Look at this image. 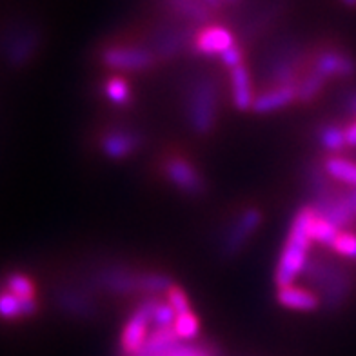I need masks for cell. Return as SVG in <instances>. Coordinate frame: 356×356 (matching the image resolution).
I'll use <instances>...</instances> for the list:
<instances>
[{
  "label": "cell",
  "instance_id": "6da1fadb",
  "mask_svg": "<svg viewBox=\"0 0 356 356\" xmlns=\"http://www.w3.org/2000/svg\"><path fill=\"white\" fill-rule=\"evenodd\" d=\"M314 216L316 213L313 207H304L293 218L286 245L282 249L280 260H278L277 275H275L278 287L293 286V282L304 275V269L309 260L311 244H313L311 225H313Z\"/></svg>",
  "mask_w": 356,
  "mask_h": 356
},
{
  "label": "cell",
  "instance_id": "7a4b0ae2",
  "mask_svg": "<svg viewBox=\"0 0 356 356\" xmlns=\"http://www.w3.org/2000/svg\"><path fill=\"white\" fill-rule=\"evenodd\" d=\"M304 277L318 287L320 302L327 309H337L351 293V277L343 267L325 260L309 258L304 269Z\"/></svg>",
  "mask_w": 356,
  "mask_h": 356
},
{
  "label": "cell",
  "instance_id": "3957f363",
  "mask_svg": "<svg viewBox=\"0 0 356 356\" xmlns=\"http://www.w3.org/2000/svg\"><path fill=\"white\" fill-rule=\"evenodd\" d=\"M189 126L198 135H207L216 120V84L211 76H198L189 86L188 93Z\"/></svg>",
  "mask_w": 356,
  "mask_h": 356
},
{
  "label": "cell",
  "instance_id": "277c9868",
  "mask_svg": "<svg viewBox=\"0 0 356 356\" xmlns=\"http://www.w3.org/2000/svg\"><path fill=\"white\" fill-rule=\"evenodd\" d=\"M304 51L295 42H284L271 53L266 62L267 79L277 82V86L296 84V73L302 66Z\"/></svg>",
  "mask_w": 356,
  "mask_h": 356
},
{
  "label": "cell",
  "instance_id": "5b68a950",
  "mask_svg": "<svg viewBox=\"0 0 356 356\" xmlns=\"http://www.w3.org/2000/svg\"><path fill=\"white\" fill-rule=\"evenodd\" d=\"M156 304H159V300L153 298V296L145 298L136 307L135 313L131 314V318L126 322L122 331V340H120L124 356L136 355L144 347L145 340L149 337L147 331H149V325L153 323V313H155Z\"/></svg>",
  "mask_w": 356,
  "mask_h": 356
},
{
  "label": "cell",
  "instance_id": "8992f818",
  "mask_svg": "<svg viewBox=\"0 0 356 356\" xmlns=\"http://www.w3.org/2000/svg\"><path fill=\"white\" fill-rule=\"evenodd\" d=\"M93 284L115 295L145 293V275L131 273L122 267H106L93 277Z\"/></svg>",
  "mask_w": 356,
  "mask_h": 356
},
{
  "label": "cell",
  "instance_id": "52a82bcc",
  "mask_svg": "<svg viewBox=\"0 0 356 356\" xmlns=\"http://www.w3.org/2000/svg\"><path fill=\"white\" fill-rule=\"evenodd\" d=\"M104 66L120 71H145L155 66L156 56L145 47L113 46L102 53Z\"/></svg>",
  "mask_w": 356,
  "mask_h": 356
},
{
  "label": "cell",
  "instance_id": "ba28073f",
  "mask_svg": "<svg viewBox=\"0 0 356 356\" xmlns=\"http://www.w3.org/2000/svg\"><path fill=\"white\" fill-rule=\"evenodd\" d=\"M262 222V215L258 209H248L242 215L234 220L233 227L229 229V233L224 236V244H222V253L227 254V257H233L244 248L248 238L254 231L258 229V225Z\"/></svg>",
  "mask_w": 356,
  "mask_h": 356
},
{
  "label": "cell",
  "instance_id": "9c48e42d",
  "mask_svg": "<svg viewBox=\"0 0 356 356\" xmlns=\"http://www.w3.org/2000/svg\"><path fill=\"white\" fill-rule=\"evenodd\" d=\"M191 31L188 28H177V26H171V28L160 29L159 33L153 38V46H151V51L156 58L160 60H169L177 56L178 53L184 51L186 47L191 42Z\"/></svg>",
  "mask_w": 356,
  "mask_h": 356
},
{
  "label": "cell",
  "instance_id": "30bf717a",
  "mask_svg": "<svg viewBox=\"0 0 356 356\" xmlns=\"http://www.w3.org/2000/svg\"><path fill=\"white\" fill-rule=\"evenodd\" d=\"M165 175L180 191L188 195H200L204 193V180L198 171L184 159H169L164 165Z\"/></svg>",
  "mask_w": 356,
  "mask_h": 356
},
{
  "label": "cell",
  "instance_id": "8fae6325",
  "mask_svg": "<svg viewBox=\"0 0 356 356\" xmlns=\"http://www.w3.org/2000/svg\"><path fill=\"white\" fill-rule=\"evenodd\" d=\"M234 46V37L231 31L220 26H209L204 28L193 40V47L198 55L215 56L222 55L229 47Z\"/></svg>",
  "mask_w": 356,
  "mask_h": 356
},
{
  "label": "cell",
  "instance_id": "7c38bea8",
  "mask_svg": "<svg viewBox=\"0 0 356 356\" xmlns=\"http://www.w3.org/2000/svg\"><path fill=\"white\" fill-rule=\"evenodd\" d=\"M313 70L318 71L325 79H331V76L351 79L356 75V62L342 51H323L316 58Z\"/></svg>",
  "mask_w": 356,
  "mask_h": 356
},
{
  "label": "cell",
  "instance_id": "4fadbf2b",
  "mask_svg": "<svg viewBox=\"0 0 356 356\" xmlns=\"http://www.w3.org/2000/svg\"><path fill=\"white\" fill-rule=\"evenodd\" d=\"M142 144L140 133L129 131V129H115L109 135L104 136L102 151L109 159H124L135 153Z\"/></svg>",
  "mask_w": 356,
  "mask_h": 356
},
{
  "label": "cell",
  "instance_id": "5bb4252c",
  "mask_svg": "<svg viewBox=\"0 0 356 356\" xmlns=\"http://www.w3.org/2000/svg\"><path fill=\"white\" fill-rule=\"evenodd\" d=\"M298 100V86L286 84L277 86V88L269 89L266 93L254 97L253 111L257 113H273L278 109L286 108L291 102Z\"/></svg>",
  "mask_w": 356,
  "mask_h": 356
},
{
  "label": "cell",
  "instance_id": "9a60e30c",
  "mask_svg": "<svg viewBox=\"0 0 356 356\" xmlns=\"http://www.w3.org/2000/svg\"><path fill=\"white\" fill-rule=\"evenodd\" d=\"M56 302L60 305V309L75 314V316H82V318H88V316L95 314V311H97L93 300L88 295H84V293H80L76 289H71V287H62V289H58V293H56Z\"/></svg>",
  "mask_w": 356,
  "mask_h": 356
},
{
  "label": "cell",
  "instance_id": "2e32d148",
  "mask_svg": "<svg viewBox=\"0 0 356 356\" xmlns=\"http://www.w3.org/2000/svg\"><path fill=\"white\" fill-rule=\"evenodd\" d=\"M231 86H233V102L234 108L240 111L253 109L254 95L251 88V76L245 66H238L231 70Z\"/></svg>",
  "mask_w": 356,
  "mask_h": 356
},
{
  "label": "cell",
  "instance_id": "e0dca14e",
  "mask_svg": "<svg viewBox=\"0 0 356 356\" xmlns=\"http://www.w3.org/2000/svg\"><path fill=\"white\" fill-rule=\"evenodd\" d=\"M278 302L287 309L296 311H314L320 305V298L314 293L296 286L280 287L278 291Z\"/></svg>",
  "mask_w": 356,
  "mask_h": 356
},
{
  "label": "cell",
  "instance_id": "ac0fdd59",
  "mask_svg": "<svg viewBox=\"0 0 356 356\" xmlns=\"http://www.w3.org/2000/svg\"><path fill=\"white\" fill-rule=\"evenodd\" d=\"M35 298H17L10 291H0V318L13 320L20 316H31L37 313Z\"/></svg>",
  "mask_w": 356,
  "mask_h": 356
},
{
  "label": "cell",
  "instance_id": "d6986e66",
  "mask_svg": "<svg viewBox=\"0 0 356 356\" xmlns=\"http://www.w3.org/2000/svg\"><path fill=\"white\" fill-rule=\"evenodd\" d=\"M38 46V35L37 31H31V29H26V31H20L17 33V37L11 38V42L8 44V60L15 66H20L24 62H28V58L31 56V53L37 49Z\"/></svg>",
  "mask_w": 356,
  "mask_h": 356
},
{
  "label": "cell",
  "instance_id": "ffe728a7",
  "mask_svg": "<svg viewBox=\"0 0 356 356\" xmlns=\"http://www.w3.org/2000/svg\"><path fill=\"white\" fill-rule=\"evenodd\" d=\"M178 342H182L178 334L175 333L173 327H165V329H155L153 333L147 337L144 347L140 351L136 353L138 356H160L164 355L165 351H169L171 347L177 346Z\"/></svg>",
  "mask_w": 356,
  "mask_h": 356
},
{
  "label": "cell",
  "instance_id": "44dd1931",
  "mask_svg": "<svg viewBox=\"0 0 356 356\" xmlns=\"http://www.w3.org/2000/svg\"><path fill=\"white\" fill-rule=\"evenodd\" d=\"M178 17L193 24H204L211 17V10L202 0H164Z\"/></svg>",
  "mask_w": 356,
  "mask_h": 356
},
{
  "label": "cell",
  "instance_id": "7402d4cb",
  "mask_svg": "<svg viewBox=\"0 0 356 356\" xmlns=\"http://www.w3.org/2000/svg\"><path fill=\"white\" fill-rule=\"evenodd\" d=\"M323 171L327 173V177L337 178L340 182L349 184L353 188H356V164L349 162L346 159H338V156H331L325 160L323 164Z\"/></svg>",
  "mask_w": 356,
  "mask_h": 356
},
{
  "label": "cell",
  "instance_id": "603a6c76",
  "mask_svg": "<svg viewBox=\"0 0 356 356\" xmlns=\"http://www.w3.org/2000/svg\"><path fill=\"white\" fill-rule=\"evenodd\" d=\"M338 234H340V229H338L337 225H333L331 222L322 218V216H314L313 225H311V238H313V242H318L322 245L333 248Z\"/></svg>",
  "mask_w": 356,
  "mask_h": 356
},
{
  "label": "cell",
  "instance_id": "cb8c5ba5",
  "mask_svg": "<svg viewBox=\"0 0 356 356\" xmlns=\"http://www.w3.org/2000/svg\"><path fill=\"white\" fill-rule=\"evenodd\" d=\"M325 80L327 79L320 75L318 71H311L305 79H302L300 82H296V86H298V100L300 102H311L314 97H318L323 84H325Z\"/></svg>",
  "mask_w": 356,
  "mask_h": 356
},
{
  "label": "cell",
  "instance_id": "d4e9b609",
  "mask_svg": "<svg viewBox=\"0 0 356 356\" xmlns=\"http://www.w3.org/2000/svg\"><path fill=\"white\" fill-rule=\"evenodd\" d=\"M104 91H106V97L111 100L113 104L117 106H126L131 100V88L127 84L126 80L120 79V76H113L106 82L104 86Z\"/></svg>",
  "mask_w": 356,
  "mask_h": 356
},
{
  "label": "cell",
  "instance_id": "484cf974",
  "mask_svg": "<svg viewBox=\"0 0 356 356\" xmlns=\"http://www.w3.org/2000/svg\"><path fill=\"white\" fill-rule=\"evenodd\" d=\"M307 182H309L311 193L314 195V200H322V198L333 195V188H331V182L327 180V173L322 171V169H307Z\"/></svg>",
  "mask_w": 356,
  "mask_h": 356
},
{
  "label": "cell",
  "instance_id": "4316f807",
  "mask_svg": "<svg viewBox=\"0 0 356 356\" xmlns=\"http://www.w3.org/2000/svg\"><path fill=\"white\" fill-rule=\"evenodd\" d=\"M175 333L178 334L180 340L184 342H193L195 338H198L200 333V325H198V318L193 313L178 314L177 320H175Z\"/></svg>",
  "mask_w": 356,
  "mask_h": 356
},
{
  "label": "cell",
  "instance_id": "83f0119b",
  "mask_svg": "<svg viewBox=\"0 0 356 356\" xmlns=\"http://www.w3.org/2000/svg\"><path fill=\"white\" fill-rule=\"evenodd\" d=\"M6 287L13 293L17 298H35L33 282L29 280L22 273H11L6 277Z\"/></svg>",
  "mask_w": 356,
  "mask_h": 356
},
{
  "label": "cell",
  "instance_id": "f1b7e54d",
  "mask_svg": "<svg viewBox=\"0 0 356 356\" xmlns=\"http://www.w3.org/2000/svg\"><path fill=\"white\" fill-rule=\"evenodd\" d=\"M320 144H322L327 151L338 153V151H342L347 145L346 131H342V129L337 126L322 127V131H320Z\"/></svg>",
  "mask_w": 356,
  "mask_h": 356
},
{
  "label": "cell",
  "instance_id": "f546056e",
  "mask_svg": "<svg viewBox=\"0 0 356 356\" xmlns=\"http://www.w3.org/2000/svg\"><path fill=\"white\" fill-rule=\"evenodd\" d=\"M175 320H177V313L169 304L164 302H159L155 307V313H153V325L155 329H165L173 327Z\"/></svg>",
  "mask_w": 356,
  "mask_h": 356
},
{
  "label": "cell",
  "instance_id": "4dcf8cb0",
  "mask_svg": "<svg viewBox=\"0 0 356 356\" xmlns=\"http://www.w3.org/2000/svg\"><path fill=\"white\" fill-rule=\"evenodd\" d=\"M333 249L342 257L356 260V234L353 233H340L338 238L334 240Z\"/></svg>",
  "mask_w": 356,
  "mask_h": 356
},
{
  "label": "cell",
  "instance_id": "1f68e13d",
  "mask_svg": "<svg viewBox=\"0 0 356 356\" xmlns=\"http://www.w3.org/2000/svg\"><path fill=\"white\" fill-rule=\"evenodd\" d=\"M168 304L171 305L175 309V313L178 314H186V313H191V307H189V300L186 293H184L180 287H171L168 291Z\"/></svg>",
  "mask_w": 356,
  "mask_h": 356
},
{
  "label": "cell",
  "instance_id": "d6a6232c",
  "mask_svg": "<svg viewBox=\"0 0 356 356\" xmlns=\"http://www.w3.org/2000/svg\"><path fill=\"white\" fill-rule=\"evenodd\" d=\"M220 58H222V64H224L225 67L234 70V67L242 66V49L234 44V46L229 47L227 51L222 53Z\"/></svg>",
  "mask_w": 356,
  "mask_h": 356
},
{
  "label": "cell",
  "instance_id": "836d02e7",
  "mask_svg": "<svg viewBox=\"0 0 356 356\" xmlns=\"http://www.w3.org/2000/svg\"><path fill=\"white\" fill-rule=\"evenodd\" d=\"M346 140H347V145L356 147V122L351 124V126L346 129Z\"/></svg>",
  "mask_w": 356,
  "mask_h": 356
},
{
  "label": "cell",
  "instance_id": "e575fe53",
  "mask_svg": "<svg viewBox=\"0 0 356 356\" xmlns=\"http://www.w3.org/2000/svg\"><path fill=\"white\" fill-rule=\"evenodd\" d=\"M347 204H349V209H351V215L356 218V188L353 189L349 195H347Z\"/></svg>",
  "mask_w": 356,
  "mask_h": 356
},
{
  "label": "cell",
  "instance_id": "d590c367",
  "mask_svg": "<svg viewBox=\"0 0 356 356\" xmlns=\"http://www.w3.org/2000/svg\"><path fill=\"white\" fill-rule=\"evenodd\" d=\"M202 2H204L209 10H220V8H224V2H222V0H202Z\"/></svg>",
  "mask_w": 356,
  "mask_h": 356
},
{
  "label": "cell",
  "instance_id": "8d00e7d4",
  "mask_svg": "<svg viewBox=\"0 0 356 356\" xmlns=\"http://www.w3.org/2000/svg\"><path fill=\"white\" fill-rule=\"evenodd\" d=\"M347 108L351 109L353 113H356V93H353L349 99H347Z\"/></svg>",
  "mask_w": 356,
  "mask_h": 356
},
{
  "label": "cell",
  "instance_id": "74e56055",
  "mask_svg": "<svg viewBox=\"0 0 356 356\" xmlns=\"http://www.w3.org/2000/svg\"><path fill=\"white\" fill-rule=\"evenodd\" d=\"M224 2V6H234V4H238L240 0H222Z\"/></svg>",
  "mask_w": 356,
  "mask_h": 356
},
{
  "label": "cell",
  "instance_id": "f35d334b",
  "mask_svg": "<svg viewBox=\"0 0 356 356\" xmlns=\"http://www.w3.org/2000/svg\"><path fill=\"white\" fill-rule=\"evenodd\" d=\"M342 2L346 6H349V8H355V6H356V0H342Z\"/></svg>",
  "mask_w": 356,
  "mask_h": 356
}]
</instances>
